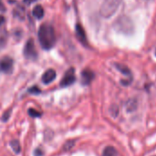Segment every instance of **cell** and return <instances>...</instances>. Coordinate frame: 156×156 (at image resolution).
<instances>
[{"mask_svg":"<svg viewBox=\"0 0 156 156\" xmlns=\"http://www.w3.org/2000/svg\"><path fill=\"white\" fill-rule=\"evenodd\" d=\"M37 37L41 47L46 50L52 48L57 41L54 27L48 23H45L40 26L37 32Z\"/></svg>","mask_w":156,"mask_h":156,"instance_id":"cell-1","label":"cell"},{"mask_svg":"<svg viewBox=\"0 0 156 156\" xmlns=\"http://www.w3.org/2000/svg\"><path fill=\"white\" fill-rule=\"evenodd\" d=\"M27 112H28V115L33 117V118H37V117H40L41 116V113L39 112H37V110H35V109H29L27 111Z\"/></svg>","mask_w":156,"mask_h":156,"instance_id":"cell-16","label":"cell"},{"mask_svg":"<svg viewBox=\"0 0 156 156\" xmlns=\"http://www.w3.org/2000/svg\"><path fill=\"white\" fill-rule=\"evenodd\" d=\"M115 67H116V69H117L119 71H121L123 75H126V76L128 77V79L133 80L132 72H131V70H130L129 68H127L126 66L122 65V64H115Z\"/></svg>","mask_w":156,"mask_h":156,"instance_id":"cell-11","label":"cell"},{"mask_svg":"<svg viewBox=\"0 0 156 156\" xmlns=\"http://www.w3.org/2000/svg\"><path fill=\"white\" fill-rule=\"evenodd\" d=\"M56 71L52 69H48L42 76V81L44 84H49L56 79Z\"/></svg>","mask_w":156,"mask_h":156,"instance_id":"cell-9","label":"cell"},{"mask_svg":"<svg viewBox=\"0 0 156 156\" xmlns=\"http://www.w3.org/2000/svg\"><path fill=\"white\" fill-rule=\"evenodd\" d=\"M126 108L128 112H133L136 109V101L131 100L126 103Z\"/></svg>","mask_w":156,"mask_h":156,"instance_id":"cell-14","label":"cell"},{"mask_svg":"<svg viewBox=\"0 0 156 156\" xmlns=\"http://www.w3.org/2000/svg\"><path fill=\"white\" fill-rule=\"evenodd\" d=\"M10 145H11L13 151H14L16 154H19V152H20V144H19L18 141H16H16H12V142L10 143Z\"/></svg>","mask_w":156,"mask_h":156,"instance_id":"cell-15","label":"cell"},{"mask_svg":"<svg viewBox=\"0 0 156 156\" xmlns=\"http://www.w3.org/2000/svg\"><path fill=\"white\" fill-rule=\"evenodd\" d=\"M32 14H33L34 17H36L37 19H41L44 16V9L40 5H37L34 7Z\"/></svg>","mask_w":156,"mask_h":156,"instance_id":"cell-12","label":"cell"},{"mask_svg":"<svg viewBox=\"0 0 156 156\" xmlns=\"http://www.w3.org/2000/svg\"><path fill=\"white\" fill-rule=\"evenodd\" d=\"M122 3V0H103L100 9L101 15L105 18L112 17L117 12Z\"/></svg>","mask_w":156,"mask_h":156,"instance_id":"cell-2","label":"cell"},{"mask_svg":"<svg viewBox=\"0 0 156 156\" xmlns=\"http://www.w3.org/2000/svg\"><path fill=\"white\" fill-rule=\"evenodd\" d=\"M94 72L90 69H84L81 72V83L82 85H89L94 79Z\"/></svg>","mask_w":156,"mask_h":156,"instance_id":"cell-7","label":"cell"},{"mask_svg":"<svg viewBox=\"0 0 156 156\" xmlns=\"http://www.w3.org/2000/svg\"><path fill=\"white\" fill-rule=\"evenodd\" d=\"M155 55H156V49H155Z\"/></svg>","mask_w":156,"mask_h":156,"instance_id":"cell-23","label":"cell"},{"mask_svg":"<svg viewBox=\"0 0 156 156\" xmlns=\"http://www.w3.org/2000/svg\"><path fill=\"white\" fill-rule=\"evenodd\" d=\"M28 92H29V93H31V94H39V93L41 92V90H39V88H38V87H37V86H33L32 88H30V89L28 90Z\"/></svg>","mask_w":156,"mask_h":156,"instance_id":"cell-17","label":"cell"},{"mask_svg":"<svg viewBox=\"0 0 156 156\" xmlns=\"http://www.w3.org/2000/svg\"><path fill=\"white\" fill-rule=\"evenodd\" d=\"M76 36L78 37V39L85 46H87L88 44V40H87V37H86V33L84 28L82 27V26L80 24H77L76 25Z\"/></svg>","mask_w":156,"mask_h":156,"instance_id":"cell-8","label":"cell"},{"mask_svg":"<svg viewBox=\"0 0 156 156\" xmlns=\"http://www.w3.org/2000/svg\"><path fill=\"white\" fill-rule=\"evenodd\" d=\"M7 38H8V33L5 30V28L0 29V50H2L6 43H7Z\"/></svg>","mask_w":156,"mask_h":156,"instance_id":"cell-10","label":"cell"},{"mask_svg":"<svg viewBox=\"0 0 156 156\" xmlns=\"http://www.w3.org/2000/svg\"><path fill=\"white\" fill-rule=\"evenodd\" d=\"M36 0H24V3H26L27 5H30L32 4L33 2H35Z\"/></svg>","mask_w":156,"mask_h":156,"instance_id":"cell-19","label":"cell"},{"mask_svg":"<svg viewBox=\"0 0 156 156\" xmlns=\"http://www.w3.org/2000/svg\"><path fill=\"white\" fill-rule=\"evenodd\" d=\"M34 155L35 156H42L43 155V152L40 149H36L34 152Z\"/></svg>","mask_w":156,"mask_h":156,"instance_id":"cell-18","label":"cell"},{"mask_svg":"<svg viewBox=\"0 0 156 156\" xmlns=\"http://www.w3.org/2000/svg\"><path fill=\"white\" fill-rule=\"evenodd\" d=\"M24 56L27 59L35 60L37 58V52L35 46V41L33 38H29L24 48Z\"/></svg>","mask_w":156,"mask_h":156,"instance_id":"cell-4","label":"cell"},{"mask_svg":"<svg viewBox=\"0 0 156 156\" xmlns=\"http://www.w3.org/2000/svg\"><path fill=\"white\" fill-rule=\"evenodd\" d=\"M6 117H7V118L9 117V112H5V115H4V117H3L4 122H5V121H6Z\"/></svg>","mask_w":156,"mask_h":156,"instance_id":"cell-22","label":"cell"},{"mask_svg":"<svg viewBox=\"0 0 156 156\" xmlns=\"http://www.w3.org/2000/svg\"><path fill=\"white\" fill-rule=\"evenodd\" d=\"M102 156H118L117 150L112 146H107L102 153Z\"/></svg>","mask_w":156,"mask_h":156,"instance_id":"cell-13","label":"cell"},{"mask_svg":"<svg viewBox=\"0 0 156 156\" xmlns=\"http://www.w3.org/2000/svg\"><path fill=\"white\" fill-rule=\"evenodd\" d=\"M114 27L116 28L117 31L129 35L133 32V24L132 20L127 17V16H121L115 21Z\"/></svg>","mask_w":156,"mask_h":156,"instance_id":"cell-3","label":"cell"},{"mask_svg":"<svg viewBox=\"0 0 156 156\" xmlns=\"http://www.w3.org/2000/svg\"><path fill=\"white\" fill-rule=\"evenodd\" d=\"M5 20V17H4L3 16H0V26L4 24Z\"/></svg>","mask_w":156,"mask_h":156,"instance_id":"cell-21","label":"cell"},{"mask_svg":"<svg viewBox=\"0 0 156 156\" xmlns=\"http://www.w3.org/2000/svg\"><path fill=\"white\" fill-rule=\"evenodd\" d=\"M76 80V76H75V69L73 68H70L69 69H68L64 75V77L62 78L61 81H60V86L61 87H69L70 85H72Z\"/></svg>","mask_w":156,"mask_h":156,"instance_id":"cell-6","label":"cell"},{"mask_svg":"<svg viewBox=\"0 0 156 156\" xmlns=\"http://www.w3.org/2000/svg\"><path fill=\"white\" fill-rule=\"evenodd\" d=\"M5 8L4 6V5L2 4V0H0V11H5Z\"/></svg>","mask_w":156,"mask_h":156,"instance_id":"cell-20","label":"cell"},{"mask_svg":"<svg viewBox=\"0 0 156 156\" xmlns=\"http://www.w3.org/2000/svg\"><path fill=\"white\" fill-rule=\"evenodd\" d=\"M14 69V60L9 57L0 58V73L10 74Z\"/></svg>","mask_w":156,"mask_h":156,"instance_id":"cell-5","label":"cell"}]
</instances>
